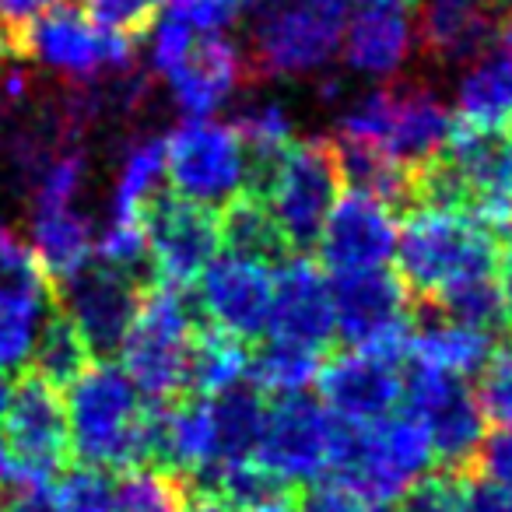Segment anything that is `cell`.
<instances>
[{
  "instance_id": "f6af8a7d",
  "label": "cell",
  "mask_w": 512,
  "mask_h": 512,
  "mask_svg": "<svg viewBox=\"0 0 512 512\" xmlns=\"http://www.w3.org/2000/svg\"><path fill=\"white\" fill-rule=\"evenodd\" d=\"M11 484H15V463H11L8 446L0 439V488H11Z\"/></svg>"
},
{
  "instance_id": "f546056e",
  "label": "cell",
  "mask_w": 512,
  "mask_h": 512,
  "mask_svg": "<svg viewBox=\"0 0 512 512\" xmlns=\"http://www.w3.org/2000/svg\"><path fill=\"white\" fill-rule=\"evenodd\" d=\"M249 344L221 334L214 327H200L190 355V393L186 397L211 400L218 393L232 390L235 383L246 379Z\"/></svg>"
},
{
  "instance_id": "30bf717a",
  "label": "cell",
  "mask_w": 512,
  "mask_h": 512,
  "mask_svg": "<svg viewBox=\"0 0 512 512\" xmlns=\"http://www.w3.org/2000/svg\"><path fill=\"white\" fill-rule=\"evenodd\" d=\"M15 53H25L36 64L64 74L71 81H92L120 74L130 67V36L102 29L78 8L46 11L15 32Z\"/></svg>"
},
{
  "instance_id": "d6986e66",
  "label": "cell",
  "mask_w": 512,
  "mask_h": 512,
  "mask_svg": "<svg viewBox=\"0 0 512 512\" xmlns=\"http://www.w3.org/2000/svg\"><path fill=\"white\" fill-rule=\"evenodd\" d=\"M264 337L330 355V344L337 337L334 295H330V278L313 256H288L285 264H278Z\"/></svg>"
},
{
  "instance_id": "9c48e42d",
  "label": "cell",
  "mask_w": 512,
  "mask_h": 512,
  "mask_svg": "<svg viewBox=\"0 0 512 512\" xmlns=\"http://www.w3.org/2000/svg\"><path fill=\"white\" fill-rule=\"evenodd\" d=\"M165 179L172 197L207 211L249 190V155L232 123L186 120L165 137Z\"/></svg>"
},
{
  "instance_id": "ac0fdd59",
  "label": "cell",
  "mask_w": 512,
  "mask_h": 512,
  "mask_svg": "<svg viewBox=\"0 0 512 512\" xmlns=\"http://www.w3.org/2000/svg\"><path fill=\"white\" fill-rule=\"evenodd\" d=\"M155 278L162 285L193 288L221 249L218 214L172 193H158L141 214Z\"/></svg>"
},
{
  "instance_id": "6da1fadb",
  "label": "cell",
  "mask_w": 512,
  "mask_h": 512,
  "mask_svg": "<svg viewBox=\"0 0 512 512\" xmlns=\"http://www.w3.org/2000/svg\"><path fill=\"white\" fill-rule=\"evenodd\" d=\"M67 435L78 467L130 474L148 467V400L120 365L92 362L67 386Z\"/></svg>"
},
{
  "instance_id": "83f0119b",
  "label": "cell",
  "mask_w": 512,
  "mask_h": 512,
  "mask_svg": "<svg viewBox=\"0 0 512 512\" xmlns=\"http://www.w3.org/2000/svg\"><path fill=\"white\" fill-rule=\"evenodd\" d=\"M323 351L299 348V344L285 341H264L249 348V365L246 379L260 393H274V397H288V393H306L309 383H316L323 365Z\"/></svg>"
},
{
  "instance_id": "2e32d148",
  "label": "cell",
  "mask_w": 512,
  "mask_h": 512,
  "mask_svg": "<svg viewBox=\"0 0 512 512\" xmlns=\"http://www.w3.org/2000/svg\"><path fill=\"white\" fill-rule=\"evenodd\" d=\"M53 281L32 246L0 225V369H25L39 327L53 313Z\"/></svg>"
},
{
  "instance_id": "5bb4252c",
  "label": "cell",
  "mask_w": 512,
  "mask_h": 512,
  "mask_svg": "<svg viewBox=\"0 0 512 512\" xmlns=\"http://www.w3.org/2000/svg\"><path fill=\"white\" fill-rule=\"evenodd\" d=\"M330 295H334L337 337L348 348L407 355L411 295L400 285L397 274L386 271V267H379V271L334 274L330 278Z\"/></svg>"
},
{
  "instance_id": "3957f363",
  "label": "cell",
  "mask_w": 512,
  "mask_h": 512,
  "mask_svg": "<svg viewBox=\"0 0 512 512\" xmlns=\"http://www.w3.org/2000/svg\"><path fill=\"white\" fill-rule=\"evenodd\" d=\"M428 470H432L428 432L404 407L376 425L337 421L327 477L362 509H390Z\"/></svg>"
},
{
  "instance_id": "836d02e7",
  "label": "cell",
  "mask_w": 512,
  "mask_h": 512,
  "mask_svg": "<svg viewBox=\"0 0 512 512\" xmlns=\"http://www.w3.org/2000/svg\"><path fill=\"white\" fill-rule=\"evenodd\" d=\"M474 400L481 418L512 432V344H498V351L477 372Z\"/></svg>"
},
{
  "instance_id": "7c38bea8",
  "label": "cell",
  "mask_w": 512,
  "mask_h": 512,
  "mask_svg": "<svg viewBox=\"0 0 512 512\" xmlns=\"http://www.w3.org/2000/svg\"><path fill=\"white\" fill-rule=\"evenodd\" d=\"M337 418L309 393L267 400V421L256 463L288 488H309L327 477Z\"/></svg>"
},
{
  "instance_id": "7dc6e473",
  "label": "cell",
  "mask_w": 512,
  "mask_h": 512,
  "mask_svg": "<svg viewBox=\"0 0 512 512\" xmlns=\"http://www.w3.org/2000/svg\"><path fill=\"white\" fill-rule=\"evenodd\" d=\"M11 390H15V386H11L8 372L0 369V418H4V411H8V400H11Z\"/></svg>"
},
{
  "instance_id": "60d3db41",
  "label": "cell",
  "mask_w": 512,
  "mask_h": 512,
  "mask_svg": "<svg viewBox=\"0 0 512 512\" xmlns=\"http://www.w3.org/2000/svg\"><path fill=\"white\" fill-rule=\"evenodd\" d=\"M463 512H512V495L470 474L463 491Z\"/></svg>"
},
{
  "instance_id": "c3c4849f",
  "label": "cell",
  "mask_w": 512,
  "mask_h": 512,
  "mask_svg": "<svg viewBox=\"0 0 512 512\" xmlns=\"http://www.w3.org/2000/svg\"><path fill=\"white\" fill-rule=\"evenodd\" d=\"M369 4H393V8H407L411 0H369Z\"/></svg>"
},
{
  "instance_id": "d4e9b609",
  "label": "cell",
  "mask_w": 512,
  "mask_h": 512,
  "mask_svg": "<svg viewBox=\"0 0 512 512\" xmlns=\"http://www.w3.org/2000/svg\"><path fill=\"white\" fill-rule=\"evenodd\" d=\"M456 113L460 123L481 130H502L512 120V50L491 43L456 88Z\"/></svg>"
},
{
  "instance_id": "7a4b0ae2",
  "label": "cell",
  "mask_w": 512,
  "mask_h": 512,
  "mask_svg": "<svg viewBox=\"0 0 512 512\" xmlns=\"http://www.w3.org/2000/svg\"><path fill=\"white\" fill-rule=\"evenodd\" d=\"M393 253L411 302H428L460 281L498 274L502 235L470 211L414 207L400 221Z\"/></svg>"
},
{
  "instance_id": "9a60e30c",
  "label": "cell",
  "mask_w": 512,
  "mask_h": 512,
  "mask_svg": "<svg viewBox=\"0 0 512 512\" xmlns=\"http://www.w3.org/2000/svg\"><path fill=\"white\" fill-rule=\"evenodd\" d=\"M404 358L397 351L344 348L320 365V404L344 425H376L404 404Z\"/></svg>"
},
{
  "instance_id": "f35d334b",
  "label": "cell",
  "mask_w": 512,
  "mask_h": 512,
  "mask_svg": "<svg viewBox=\"0 0 512 512\" xmlns=\"http://www.w3.org/2000/svg\"><path fill=\"white\" fill-rule=\"evenodd\" d=\"M295 512H365V509L351 495H344L337 484L320 481V484H309V488H299Z\"/></svg>"
},
{
  "instance_id": "484cf974",
  "label": "cell",
  "mask_w": 512,
  "mask_h": 512,
  "mask_svg": "<svg viewBox=\"0 0 512 512\" xmlns=\"http://www.w3.org/2000/svg\"><path fill=\"white\" fill-rule=\"evenodd\" d=\"M32 253L50 274V281H64L95 256V232L92 221L74 207H50V211H32Z\"/></svg>"
},
{
  "instance_id": "44dd1931",
  "label": "cell",
  "mask_w": 512,
  "mask_h": 512,
  "mask_svg": "<svg viewBox=\"0 0 512 512\" xmlns=\"http://www.w3.org/2000/svg\"><path fill=\"white\" fill-rule=\"evenodd\" d=\"M242 74H246V57H239L228 36H204L165 74V81L186 120H211L232 99Z\"/></svg>"
},
{
  "instance_id": "f5cc1de1",
  "label": "cell",
  "mask_w": 512,
  "mask_h": 512,
  "mask_svg": "<svg viewBox=\"0 0 512 512\" xmlns=\"http://www.w3.org/2000/svg\"><path fill=\"white\" fill-rule=\"evenodd\" d=\"M509 4H512V0H509Z\"/></svg>"
},
{
  "instance_id": "1f68e13d",
  "label": "cell",
  "mask_w": 512,
  "mask_h": 512,
  "mask_svg": "<svg viewBox=\"0 0 512 512\" xmlns=\"http://www.w3.org/2000/svg\"><path fill=\"white\" fill-rule=\"evenodd\" d=\"M235 134L242 137L249 155V190L267 176L274 162L281 158V151L292 144V116L281 102H256L239 116V123H232Z\"/></svg>"
},
{
  "instance_id": "4316f807",
  "label": "cell",
  "mask_w": 512,
  "mask_h": 512,
  "mask_svg": "<svg viewBox=\"0 0 512 512\" xmlns=\"http://www.w3.org/2000/svg\"><path fill=\"white\" fill-rule=\"evenodd\" d=\"M221 228V246H228V253L246 256V260H260L267 267L285 264L288 246L281 239L278 225H274L271 211L256 193H239L235 200H228L225 211L218 218Z\"/></svg>"
},
{
  "instance_id": "8d00e7d4",
  "label": "cell",
  "mask_w": 512,
  "mask_h": 512,
  "mask_svg": "<svg viewBox=\"0 0 512 512\" xmlns=\"http://www.w3.org/2000/svg\"><path fill=\"white\" fill-rule=\"evenodd\" d=\"M165 4L172 0H85V15L102 29L130 36V32H141Z\"/></svg>"
},
{
  "instance_id": "816d5d0a",
  "label": "cell",
  "mask_w": 512,
  "mask_h": 512,
  "mask_svg": "<svg viewBox=\"0 0 512 512\" xmlns=\"http://www.w3.org/2000/svg\"><path fill=\"white\" fill-rule=\"evenodd\" d=\"M256 4H264V0H256Z\"/></svg>"
},
{
  "instance_id": "ab89813d",
  "label": "cell",
  "mask_w": 512,
  "mask_h": 512,
  "mask_svg": "<svg viewBox=\"0 0 512 512\" xmlns=\"http://www.w3.org/2000/svg\"><path fill=\"white\" fill-rule=\"evenodd\" d=\"M4 512H64L53 495V484H18L8 488Z\"/></svg>"
},
{
  "instance_id": "ee69618b",
  "label": "cell",
  "mask_w": 512,
  "mask_h": 512,
  "mask_svg": "<svg viewBox=\"0 0 512 512\" xmlns=\"http://www.w3.org/2000/svg\"><path fill=\"white\" fill-rule=\"evenodd\" d=\"M183 512H242V509H239V505H232V502H228V498L214 495V491L186 488Z\"/></svg>"
},
{
  "instance_id": "d6a6232c",
  "label": "cell",
  "mask_w": 512,
  "mask_h": 512,
  "mask_svg": "<svg viewBox=\"0 0 512 512\" xmlns=\"http://www.w3.org/2000/svg\"><path fill=\"white\" fill-rule=\"evenodd\" d=\"M186 484L165 470H130L113 481L106 512H183Z\"/></svg>"
},
{
  "instance_id": "8992f818",
  "label": "cell",
  "mask_w": 512,
  "mask_h": 512,
  "mask_svg": "<svg viewBox=\"0 0 512 512\" xmlns=\"http://www.w3.org/2000/svg\"><path fill=\"white\" fill-rule=\"evenodd\" d=\"M334 141H292L249 193L264 200L292 256H309L341 197Z\"/></svg>"
},
{
  "instance_id": "4dcf8cb0",
  "label": "cell",
  "mask_w": 512,
  "mask_h": 512,
  "mask_svg": "<svg viewBox=\"0 0 512 512\" xmlns=\"http://www.w3.org/2000/svg\"><path fill=\"white\" fill-rule=\"evenodd\" d=\"M88 365H92V355H88L81 334L74 330V323L53 306V313L46 316V323L39 327L36 344H32L29 376L50 383L53 390H67Z\"/></svg>"
},
{
  "instance_id": "e575fe53",
  "label": "cell",
  "mask_w": 512,
  "mask_h": 512,
  "mask_svg": "<svg viewBox=\"0 0 512 512\" xmlns=\"http://www.w3.org/2000/svg\"><path fill=\"white\" fill-rule=\"evenodd\" d=\"M463 491H467V474L428 470L400 495L397 512H463Z\"/></svg>"
},
{
  "instance_id": "603a6c76",
  "label": "cell",
  "mask_w": 512,
  "mask_h": 512,
  "mask_svg": "<svg viewBox=\"0 0 512 512\" xmlns=\"http://www.w3.org/2000/svg\"><path fill=\"white\" fill-rule=\"evenodd\" d=\"M495 0H421L418 32L428 53L442 64L474 60L498 36Z\"/></svg>"
},
{
  "instance_id": "7402d4cb",
  "label": "cell",
  "mask_w": 512,
  "mask_h": 512,
  "mask_svg": "<svg viewBox=\"0 0 512 512\" xmlns=\"http://www.w3.org/2000/svg\"><path fill=\"white\" fill-rule=\"evenodd\" d=\"M341 50L351 71L365 78H393L414 50L411 18L404 8L362 0L355 11H348Z\"/></svg>"
},
{
  "instance_id": "e0dca14e",
  "label": "cell",
  "mask_w": 512,
  "mask_h": 512,
  "mask_svg": "<svg viewBox=\"0 0 512 512\" xmlns=\"http://www.w3.org/2000/svg\"><path fill=\"white\" fill-rule=\"evenodd\" d=\"M274 267L246 256L221 253L214 256L207 271L193 285V302L204 320L221 334L235 337L242 344L264 341L267 313H271Z\"/></svg>"
},
{
  "instance_id": "8fae6325",
  "label": "cell",
  "mask_w": 512,
  "mask_h": 512,
  "mask_svg": "<svg viewBox=\"0 0 512 512\" xmlns=\"http://www.w3.org/2000/svg\"><path fill=\"white\" fill-rule=\"evenodd\" d=\"M4 446L15 463V484H53L71 460V435L60 390L36 376H25L11 390L8 411L0 418Z\"/></svg>"
},
{
  "instance_id": "b9f144b4",
  "label": "cell",
  "mask_w": 512,
  "mask_h": 512,
  "mask_svg": "<svg viewBox=\"0 0 512 512\" xmlns=\"http://www.w3.org/2000/svg\"><path fill=\"white\" fill-rule=\"evenodd\" d=\"M64 0H0V22L11 32H18L22 25H29L32 18L46 15V11L60 8Z\"/></svg>"
},
{
  "instance_id": "5b68a950",
  "label": "cell",
  "mask_w": 512,
  "mask_h": 512,
  "mask_svg": "<svg viewBox=\"0 0 512 512\" xmlns=\"http://www.w3.org/2000/svg\"><path fill=\"white\" fill-rule=\"evenodd\" d=\"M453 134L449 106L425 85H393L369 92L341 116V141L362 144L418 169L446 148Z\"/></svg>"
},
{
  "instance_id": "d590c367",
  "label": "cell",
  "mask_w": 512,
  "mask_h": 512,
  "mask_svg": "<svg viewBox=\"0 0 512 512\" xmlns=\"http://www.w3.org/2000/svg\"><path fill=\"white\" fill-rule=\"evenodd\" d=\"M53 495L64 512H106L109 495H113V474L92 467L64 470L60 481L53 484Z\"/></svg>"
},
{
  "instance_id": "f1b7e54d",
  "label": "cell",
  "mask_w": 512,
  "mask_h": 512,
  "mask_svg": "<svg viewBox=\"0 0 512 512\" xmlns=\"http://www.w3.org/2000/svg\"><path fill=\"white\" fill-rule=\"evenodd\" d=\"M165 179V141L162 137H137L127 148L116 176L113 193V221H137L148 211L151 200L162 193Z\"/></svg>"
},
{
  "instance_id": "ba28073f",
  "label": "cell",
  "mask_w": 512,
  "mask_h": 512,
  "mask_svg": "<svg viewBox=\"0 0 512 512\" xmlns=\"http://www.w3.org/2000/svg\"><path fill=\"white\" fill-rule=\"evenodd\" d=\"M404 411L425 425L435 470L470 477L488 432L467 379L418 358H404Z\"/></svg>"
},
{
  "instance_id": "bcb514c9",
  "label": "cell",
  "mask_w": 512,
  "mask_h": 512,
  "mask_svg": "<svg viewBox=\"0 0 512 512\" xmlns=\"http://www.w3.org/2000/svg\"><path fill=\"white\" fill-rule=\"evenodd\" d=\"M11 53H15V32L0 22V67H4V60H8Z\"/></svg>"
},
{
  "instance_id": "4fadbf2b",
  "label": "cell",
  "mask_w": 512,
  "mask_h": 512,
  "mask_svg": "<svg viewBox=\"0 0 512 512\" xmlns=\"http://www.w3.org/2000/svg\"><path fill=\"white\" fill-rule=\"evenodd\" d=\"M141 299L144 288L137 281L99 260L74 271L71 278L53 281V302L74 323L92 362H109L113 355H120Z\"/></svg>"
},
{
  "instance_id": "681fc988",
  "label": "cell",
  "mask_w": 512,
  "mask_h": 512,
  "mask_svg": "<svg viewBox=\"0 0 512 512\" xmlns=\"http://www.w3.org/2000/svg\"><path fill=\"white\" fill-rule=\"evenodd\" d=\"M4 498H8V488H0V512H4Z\"/></svg>"
},
{
  "instance_id": "74e56055",
  "label": "cell",
  "mask_w": 512,
  "mask_h": 512,
  "mask_svg": "<svg viewBox=\"0 0 512 512\" xmlns=\"http://www.w3.org/2000/svg\"><path fill=\"white\" fill-rule=\"evenodd\" d=\"M470 474L512 495V432L509 428H498V432L484 435Z\"/></svg>"
},
{
  "instance_id": "52a82bcc",
  "label": "cell",
  "mask_w": 512,
  "mask_h": 512,
  "mask_svg": "<svg viewBox=\"0 0 512 512\" xmlns=\"http://www.w3.org/2000/svg\"><path fill=\"white\" fill-rule=\"evenodd\" d=\"M348 0H264L249 25V64L267 78H302L341 53Z\"/></svg>"
},
{
  "instance_id": "277c9868",
  "label": "cell",
  "mask_w": 512,
  "mask_h": 512,
  "mask_svg": "<svg viewBox=\"0 0 512 512\" xmlns=\"http://www.w3.org/2000/svg\"><path fill=\"white\" fill-rule=\"evenodd\" d=\"M204 327L193 288L155 281L144 288L141 309L120 348V369L148 404H172L190 393V355Z\"/></svg>"
},
{
  "instance_id": "f907efd6",
  "label": "cell",
  "mask_w": 512,
  "mask_h": 512,
  "mask_svg": "<svg viewBox=\"0 0 512 512\" xmlns=\"http://www.w3.org/2000/svg\"><path fill=\"white\" fill-rule=\"evenodd\" d=\"M365 512H393V509H365Z\"/></svg>"
},
{
  "instance_id": "7bdbcfd3",
  "label": "cell",
  "mask_w": 512,
  "mask_h": 512,
  "mask_svg": "<svg viewBox=\"0 0 512 512\" xmlns=\"http://www.w3.org/2000/svg\"><path fill=\"white\" fill-rule=\"evenodd\" d=\"M498 295H502V323L512 337V228L502 235V253H498Z\"/></svg>"
},
{
  "instance_id": "cb8c5ba5",
  "label": "cell",
  "mask_w": 512,
  "mask_h": 512,
  "mask_svg": "<svg viewBox=\"0 0 512 512\" xmlns=\"http://www.w3.org/2000/svg\"><path fill=\"white\" fill-rule=\"evenodd\" d=\"M207 421H211V470L193 484H204L211 474L235 467V463L256 460L267 421V397L249 379H242L232 390L207 400ZM193 484H186V488H193Z\"/></svg>"
},
{
  "instance_id": "ffe728a7",
  "label": "cell",
  "mask_w": 512,
  "mask_h": 512,
  "mask_svg": "<svg viewBox=\"0 0 512 512\" xmlns=\"http://www.w3.org/2000/svg\"><path fill=\"white\" fill-rule=\"evenodd\" d=\"M397 249V214L362 190L337 197L327 225L316 242L320 267L334 274L379 271L393 260Z\"/></svg>"
}]
</instances>
